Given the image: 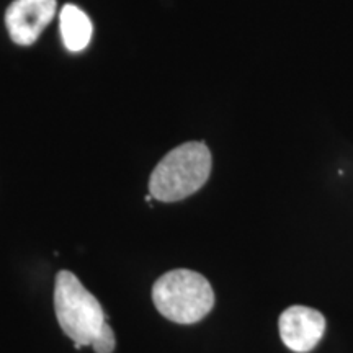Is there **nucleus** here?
<instances>
[{
    "label": "nucleus",
    "instance_id": "f257e3e1",
    "mask_svg": "<svg viewBox=\"0 0 353 353\" xmlns=\"http://www.w3.org/2000/svg\"><path fill=\"white\" fill-rule=\"evenodd\" d=\"M211 174V152L205 143H185L159 162L149 192L159 201H179L198 192Z\"/></svg>",
    "mask_w": 353,
    "mask_h": 353
},
{
    "label": "nucleus",
    "instance_id": "f03ea898",
    "mask_svg": "<svg viewBox=\"0 0 353 353\" xmlns=\"http://www.w3.org/2000/svg\"><path fill=\"white\" fill-rule=\"evenodd\" d=\"M152 301L165 319L176 324H195L214 306L210 281L192 270L167 272L152 286Z\"/></svg>",
    "mask_w": 353,
    "mask_h": 353
},
{
    "label": "nucleus",
    "instance_id": "7ed1b4c3",
    "mask_svg": "<svg viewBox=\"0 0 353 353\" xmlns=\"http://www.w3.org/2000/svg\"><path fill=\"white\" fill-rule=\"evenodd\" d=\"M54 309L61 329L76 343V348L92 345L107 322L99 299L68 270L56 275Z\"/></svg>",
    "mask_w": 353,
    "mask_h": 353
},
{
    "label": "nucleus",
    "instance_id": "20e7f679",
    "mask_svg": "<svg viewBox=\"0 0 353 353\" xmlns=\"http://www.w3.org/2000/svg\"><path fill=\"white\" fill-rule=\"evenodd\" d=\"M325 317L317 309L291 306L281 312L278 321L281 341L290 350L307 353L321 342L325 334Z\"/></svg>",
    "mask_w": 353,
    "mask_h": 353
},
{
    "label": "nucleus",
    "instance_id": "39448f33",
    "mask_svg": "<svg viewBox=\"0 0 353 353\" xmlns=\"http://www.w3.org/2000/svg\"><path fill=\"white\" fill-rule=\"evenodd\" d=\"M56 0H15L6 12V25L12 41L28 46L37 41L39 34L56 13Z\"/></svg>",
    "mask_w": 353,
    "mask_h": 353
},
{
    "label": "nucleus",
    "instance_id": "423d86ee",
    "mask_svg": "<svg viewBox=\"0 0 353 353\" xmlns=\"http://www.w3.org/2000/svg\"><path fill=\"white\" fill-rule=\"evenodd\" d=\"M61 34L64 46L69 51L79 52L85 50L92 38V21L85 12L68 3L61 10Z\"/></svg>",
    "mask_w": 353,
    "mask_h": 353
},
{
    "label": "nucleus",
    "instance_id": "0eeeda50",
    "mask_svg": "<svg viewBox=\"0 0 353 353\" xmlns=\"http://www.w3.org/2000/svg\"><path fill=\"white\" fill-rule=\"evenodd\" d=\"M114 345H117V342H114L113 329L110 327L108 322H105L100 334L97 335L95 341L92 342V347H94L95 353H112L114 350Z\"/></svg>",
    "mask_w": 353,
    "mask_h": 353
}]
</instances>
